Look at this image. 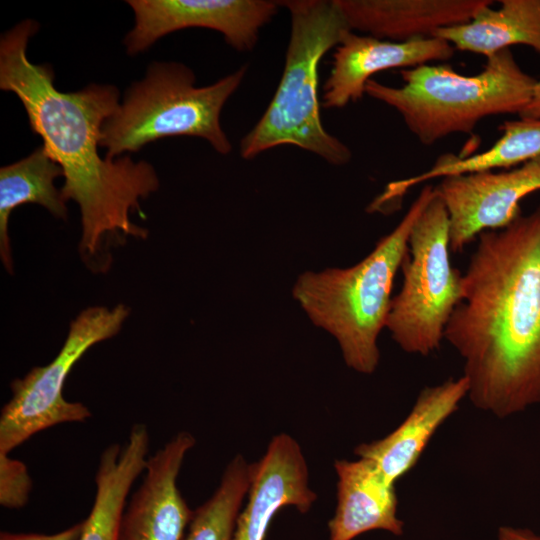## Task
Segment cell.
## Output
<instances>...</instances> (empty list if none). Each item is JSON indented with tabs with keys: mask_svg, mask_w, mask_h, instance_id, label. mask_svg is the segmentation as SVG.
Listing matches in <instances>:
<instances>
[{
	"mask_svg": "<svg viewBox=\"0 0 540 540\" xmlns=\"http://www.w3.org/2000/svg\"><path fill=\"white\" fill-rule=\"evenodd\" d=\"M134 27L124 38L129 55L144 52L161 37L186 28L221 33L232 48L251 51L263 26L277 13L278 2L266 0H128Z\"/></svg>",
	"mask_w": 540,
	"mask_h": 540,
	"instance_id": "obj_9",
	"label": "cell"
},
{
	"mask_svg": "<svg viewBox=\"0 0 540 540\" xmlns=\"http://www.w3.org/2000/svg\"><path fill=\"white\" fill-rule=\"evenodd\" d=\"M350 29L405 42L469 22L491 0H333Z\"/></svg>",
	"mask_w": 540,
	"mask_h": 540,
	"instance_id": "obj_15",
	"label": "cell"
},
{
	"mask_svg": "<svg viewBox=\"0 0 540 540\" xmlns=\"http://www.w3.org/2000/svg\"><path fill=\"white\" fill-rule=\"evenodd\" d=\"M246 71L242 66L213 84L197 87L195 74L186 65L152 62L145 77L126 90L117 111L103 124L100 146L106 149L105 157L115 159L170 136L200 137L218 153H230L232 144L220 117Z\"/></svg>",
	"mask_w": 540,
	"mask_h": 540,
	"instance_id": "obj_6",
	"label": "cell"
},
{
	"mask_svg": "<svg viewBox=\"0 0 540 540\" xmlns=\"http://www.w3.org/2000/svg\"><path fill=\"white\" fill-rule=\"evenodd\" d=\"M444 339L477 409L504 419L540 403V204L478 235Z\"/></svg>",
	"mask_w": 540,
	"mask_h": 540,
	"instance_id": "obj_1",
	"label": "cell"
},
{
	"mask_svg": "<svg viewBox=\"0 0 540 540\" xmlns=\"http://www.w3.org/2000/svg\"><path fill=\"white\" fill-rule=\"evenodd\" d=\"M500 4L495 10L485 6L469 22L440 28L433 37L486 58L513 45H526L540 54V0H501Z\"/></svg>",
	"mask_w": 540,
	"mask_h": 540,
	"instance_id": "obj_19",
	"label": "cell"
},
{
	"mask_svg": "<svg viewBox=\"0 0 540 540\" xmlns=\"http://www.w3.org/2000/svg\"><path fill=\"white\" fill-rule=\"evenodd\" d=\"M248 500L236 521L233 540H265L275 514L294 506L306 513L317 499L309 486L305 457L297 441L286 433L274 436L265 454L253 463Z\"/></svg>",
	"mask_w": 540,
	"mask_h": 540,
	"instance_id": "obj_13",
	"label": "cell"
},
{
	"mask_svg": "<svg viewBox=\"0 0 540 540\" xmlns=\"http://www.w3.org/2000/svg\"><path fill=\"white\" fill-rule=\"evenodd\" d=\"M400 73L401 87L371 79L365 93L396 110L424 145L452 134L472 133L489 116L519 115L537 81L520 68L510 49L488 57L476 75L459 74L449 65L428 64Z\"/></svg>",
	"mask_w": 540,
	"mask_h": 540,
	"instance_id": "obj_5",
	"label": "cell"
},
{
	"mask_svg": "<svg viewBox=\"0 0 540 540\" xmlns=\"http://www.w3.org/2000/svg\"><path fill=\"white\" fill-rule=\"evenodd\" d=\"M38 29L35 20L26 19L1 36L0 88L19 98L31 130L62 168V197L80 208L81 254L91 258L100 253L108 237L145 239L148 231L132 223L130 214L143 216L140 200L158 190L155 168L127 155L110 159L99 152L103 124L120 105L118 89L89 84L74 92L58 90L52 67L34 64L27 56Z\"/></svg>",
	"mask_w": 540,
	"mask_h": 540,
	"instance_id": "obj_2",
	"label": "cell"
},
{
	"mask_svg": "<svg viewBox=\"0 0 540 540\" xmlns=\"http://www.w3.org/2000/svg\"><path fill=\"white\" fill-rule=\"evenodd\" d=\"M454 52L449 42L438 37L395 42L349 31L335 48L321 105L327 109L344 108L362 98L374 74L449 60Z\"/></svg>",
	"mask_w": 540,
	"mask_h": 540,
	"instance_id": "obj_12",
	"label": "cell"
},
{
	"mask_svg": "<svg viewBox=\"0 0 540 540\" xmlns=\"http://www.w3.org/2000/svg\"><path fill=\"white\" fill-rule=\"evenodd\" d=\"M178 432L146 462L145 475L123 510L118 540H182L193 511L177 486L186 454L195 445Z\"/></svg>",
	"mask_w": 540,
	"mask_h": 540,
	"instance_id": "obj_11",
	"label": "cell"
},
{
	"mask_svg": "<svg viewBox=\"0 0 540 540\" xmlns=\"http://www.w3.org/2000/svg\"><path fill=\"white\" fill-rule=\"evenodd\" d=\"M468 391L463 375L423 388L396 429L381 439L356 446L354 453L371 461L389 483L395 484L418 463L435 433L457 411Z\"/></svg>",
	"mask_w": 540,
	"mask_h": 540,
	"instance_id": "obj_14",
	"label": "cell"
},
{
	"mask_svg": "<svg viewBox=\"0 0 540 540\" xmlns=\"http://www.w3.org/2000/svg\"><path fill=\"white\" fill-rule=\"evenodd\" d=\"M0 452V504L9 509L25 506L32 490V479L27 466Z\"/></svg>",
	"mask_w": 540,
	"mask_h": 540,
	"instance_id": "obj_22",
	"label": "cell"
},
{
	"mask_svg": "<svg viewBox=\"0 0 540 540\" xmlns=\"http://www.w3.org/2000/svg\"><path fill=\"white\" fill-rule=\"evenodd\" d=\"M501 130V137L484 152L469 157L444 154L429 170L389 183L385 191L371 203V209L381 211L387 203L402 198L413 186L434 178L510 168L540 157V119L520 117L518 120H508L503 123Z\"/></svg>",
	"mask_w": 540,
	"mask_h": 540,
	"instance_id": "obj_18",
	"label": "cell"
},
{
	"mask_svg": "<svg viewBox=\"0 0 540 540\" xmlns=\"http://www.w3.org/2000/svg\"><path fill=\"white\" fill-rule=\"evenodd\" d=\"M337 506L328 523L329 540H353L372 530L401 536L404 523L397 516L395 484L364 458L336 460Z\"/></svg>",
	"mask_w": 540,
	"mask_h": 540,
	"instance_id": "obj_16",
	"label": "cell"
},
{
	"mask_svg": "<svg viewBox=\"0 0 540 540\" xmlns=\"http://www.w3.org/2000/svg\"><path fill=\"white\" fill-rule=\"evenodd\" d=\"M519 116L521 118L540 119V80L536 81L531 98Z\"/></svg>",
	"mask_w": 540,
	"mask_h": 540,
	"instance_id": "obj_25",
	"label": "cell"
},
{
	"mask_svg": "<svg viewBox=\"0 0 540 540\" xmlns=\"http://www.w3.org/2000/svg\"><path fill=\"white\" fill-rule=\"evenodd\" d=\"M83 521L54 534L1 532L0 540H79Z\"/></svg>",
	"mask_w": 540,
	"mask_h": 540,
	"instance_id": "obj_23",
	"label": "cell"
},
{
	"mask_svg": "<svg viewBox=\"0 0 540 540\" xmlns=\"http://www.w3.org/2000/svg\"><path fill=\"white\" fill-rule=\"evenodd\" d=\"M253 463L238 454L226 466L212 496L193 511L182 540H233L236 521L248 494Z\"/></svg>",
	"mask_w": 540,
	"mask_h": 540,
	"instance_id": "obj_21",
	"label": "cell"
},
{
	"mask_svg": "<svg viewBox=\"0 0 540 540\" xmlns=\"http://www.w3.org/2000/svg\"><path fill=\"white\" fill-rule=\"evenodd\" d=\"M129 315L118 304L83 310L70 324L58 355L45 366L32 368L10 384L11 398L0 413V452L9 453L34 434L62 423L83 422L92 416L81 402L63 396L74 364L93 345L115 336Z\"/></svg>",
	"mask_w": 540,
	"mask_h": 540,
	"instance_id": "obj_8",
	"label": "cell"
},
{
	"mask_svg": "<svg viewBox=\"0 0 540 540\" xmlns=\"http://www.w3.org/2000/svg\"><path fill=\"white\" fill-rule=\"evenodd\" d=\"M150 447L148 428L132 426L123 444H111L101 453L95 475L96 493L83 520L79 540H118L119 524L130 489L145 470Z\"/></svg>",
	"mask_w": 540,
	"mask_h": 540,
	"instance_id": "obj_17",
	"label": "cell"
},
{
	"mask_svg": "<svg viewBox=\"0 0 540 540\" xmlns=\"http://www.w3.org/2000/svg\"><path fill=\"white\" fill-rule=\"evenodd\" d=\"M408 246L386 328L404 352L428 356L440 349L461 299L462 274L450 261L449 215L436 190L413 225Z\"/></svg>",
	"mask_w": 540,
	"mask_h": 540,
	"instance_id": "obj_7",
	"label": "cell"
},
{
	"mask_svg": "<svg viewBox=\"0 0 540 540\" xmlns=\"http://www.w3.org/2000/svg\"><path fill=\"white\" fill-rule=\"evenodd\" d=\"M435 190L449 215L450 250L460 253L482 232L521 214L520 201L540 190V157L510 170L444 177Z\"/></svg>",
	"mask_w": 540,
	"mask_h": 540,
	"instance_id": "obj_10",
	"label": "cell"
},
{
	"mask_svg": "<svg viewBox=\"0 0 540 540\" xmlns=\"http://www.w3.org/2000/svg\"><path fill=\"white\" fill-rule=\"evenodd\" d=\"M290 15L283 73L267 109L242 138L240 154L252 159L280 145H294L335 166L352 158L350 148L323 126L318 98L322 57L352 31L334 1H278Z\"/></svg>",
	"mask_w": 540,
	"mask_h": 540,
	"instance_id": "obj_4",
	"label": "cell"
},
{
	"mask_svg": "<svg viewBox=\"0 0 540 540\" xmlns=\"http://www.w3.org/2000/svg\"><path fill=\"white\" fill-rule=\"evenodd\" d=\"M497 540H540V535L527 528L502 526L498 530Z\"/></svg>",
	"mask_w": 540,
	"mask_h": 540,
	"instance_id": "obj_24",
	"label": "cell"
},
{
	"mask_svg": "<svg viewBox=\"0 0 540 540\" xmlns=\"http://www.w3.org/2000/svg\"><path fill=\"white\" fill-rule=\"evenodd\" d=\"M434 195L435 187L425 185L399 224L355 265L305 271L293 284L294 300L335 338L345 364L358 373L370 375L378 367V337L386 328L394 279L413 225Z\"/></svg>",
	"mask_w": 540,
	"mask_h": 540,
	"instance_id": "obj_3",
	"label": "cell"
},
{
	"mask_svg": "<svg viewBox=\"0 0 540 540\" xmlns=\"http://www.w3.org/2000/svg\"><path fill=\"white\" fill-rule=\"evenodd\" d=\"M63 176L62 168L43 146L21 160L0 169V257L5 269L13 273V259L8 235L11 212L23 204H38L54 217L66 220L68 210L61 190L54 185Z\"/></svg>",
	"mask_w": 540,
	"mask_h": 540,
	"instance_id": "obj_20",
	"label": "cell"
}]
</instances>
